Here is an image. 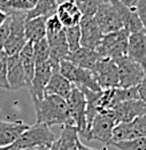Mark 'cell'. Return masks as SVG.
Returning a JSON list of instances; mask_svg holds the SVG:
<instances>
[{
  "label": "cell",
  "instance_id": "cell-40",
  "mask_svg": "<svg viewBox=\"0 0 146 150\" xmlns=\"http://www.w3.org/2000/svg\"><path fill=\"white\" fill-rule=\"evenodd\" d=\"M47 150H59V143H58V139H56V141H55L54 143L48 148Z\"/></svg>",
  "mask_w": 146,
  "mask_h": 150
},
{
  "label": "cell",
  "instance_id": "cell-1",
  "mask_svg": "<svg viewBox=\"0 0 146 150\" xmlns=\"http://www.w3.org/2000/svg\"><path fill=\"white\" fill-rule=\"evenodd\" d=\"M32 102L36 110V124H45L48 127L56 125L75 126L66 99L55 95L45 94L43 98H32Z\"/></svg>",
  "mask_w": 146,
  "mask_h": 150
},
{
  "label": "cell",
  "instance_id": "cell-39",
  "mask_svg": "<svg viewBox=\"0 0 146 150\" xmlns=\"http://www.w3.org/2000/svg\"><path fill=\"white\" fill-rule=\"evenodd\" d=\"M78 150H97V149H92V148L85 146V144H83V143L81 142V143H79V147H78Z\"/></svg>",
  "mask_w": 146,
  "mask_h": 150
},
{
  "label": "cell",
  "instance_id": "cell-14",
  "mask_svg": "<svg viewBox=\"0 0 146 150\" xmlns=\"http://www.w3.org/2000/svg\"><path fill=\"white\" fill-rule=\"evenodd\" d=\"M53 68L51 64L47 61L37 64L35 68L34 79L31 81L29 89V93L31 95V98H43L45 96V89L47 83L50 82V79L53 75Z\"/></svg>",
  "mask_w": 146,
  "mask_h": 150
},
{
  "label": "cell",
  "instance_id": "cell-42",
  "mask_svg": "<svg viewBox=\"0 0 146 150\" xmlns=\"http://www.w3.org/2000/svg\"><path fill=\"white\" fill-rule=\"evenodd\" d=\"M48 148H46V147H40V148H37L35 150H47Z\"/></svg>",
  "mask_w": 146,
  "mask_h": 150
},
{
  "label": "cell",
  "instance_id": "cell-16",
  "mask_svg": "<svg viewBox=\"0 0 146 150\" xmlns=\"http://www.w3.org/2000/svg\"><path fill=\"white\" fill-rule=\"evenodd\" d=\"M29 125L22 121H0V148L13 144L18 137L29 129Z\"/></svg>",
  "mask_w": 146,
  "mask_h": 150
},
{
  "label": "cell",
  "instance_id": "cell-34",
  "mask_svg": "<svg viewBox=\"0 0 146 150\" xmlns=\"http://www.w3.org/2000/svg\"><path fill=\"white\" fill-rule=\"evenodd\" d=\"M8 35H9V22L7 19V21L0 27V52L4 51V46L8 38Z\"/></svg>",
  "mask_w": 146,
  "mask_h": 150
},
{
  "label": "cell",
  "instance_id": "cell-33",
  "mask_svg": "<svg viewBox=\"0 0 146 150\" xmlns=\"http://www.w3.org/2000/svg\"><path fill=\"white\" fill-rule=\"evenodd\" d=\"M135 9L140 19V22L146 33V0H137L135 5Z\"/></svg>",
  "mask_w": 146,
  "mask_h": 150
},
{
  "label": "cell",
  "instance_id": "cell-24",
  "mask_svg": "<svg viewBox=\"0 0 146 150\" xmlns=\"http://www.w3.org/2000/svg\"><path fill=\"white\" fill-rule=\"evenodd\" d=\"M59 150H78L79 147V134L75 126L66 125L62 127L60 137L58 139Z\"/></svg>",
  "mask_w": 146,
  "mask_h": 150
},
{
  "label": "cell",
  "instance_id": "cell-44",
  "mask_svg": "<svg viewBox=\"0 0 146 150\" xmlns=\"http://www.w3.org/2000/svg\"><path fill=\"white\" fill-rule=\"evenodd\" d=\"M9 150H35V149H9Z\"/></svg>",
  "mask_w": 146,
  "mask_h": 150
},
{
  "label": "cell",
  "instance_id": "cell-38",
  "mask_svg": "<svg viewBox=\"0 0 146 150\" xmlns=\"http://www.w3.org/2000/svg\"><path fill=\"white\" fill-rule=\"evenodd\" d=\"M7 19H8V14L5 13V12H2V11L0 9V27L7 21Z\"/></svg>",
  "mask_w": 146,
  "mask_h": 150
},
{
  "label": "cell",
  "instance_id": "cell-26",
  "mask_svg": "<svg viewBox=\"0 0 146 150\" xmlns=\"http://www.w3.org/2000/svg\"><path fill=\"white\" fill-rule=\"evenodd\" d=\"M66 39L68 43L69 52H75L81 47V29L79 25H75L70 28H65Z\"/></svg>",
  "mask_w": 146,
  "mask_h": 150
},
{
  "label": "cell",
  "instance_id": "cell-12",
  "mask_svg": "<svg viewBox=\"0 0 146 150\" xmlns=\"http://www.w3.org/2000/svg\"><path fill=\"white\" fill-rule=\"evenodd\" d=\"M116 125L131 122L138 117L146 114V104L142 99H128L119 103L110 111Z\"/></svg>",
  "mask_w": 146,
  "mask_h": 150
},
{
  "label": "cell",
  "instance_id": "cell-22",
  "mask_svg": "<svg viewBox=\"0 0 146 150\" xmlns=\"http://www.w3.org/2000/svg\"><path fill=\"white\" fill-rule=\"evenodd\" d=\"M46 18H34L25 21L24 34L28 42L36 43L46 38Z\"/></svg>",
  "mask_w": 146,
  "mask_h": 150
},
{
  "label": "cell",
  "instance_id": "cell-2",
  "mask_svg": "<svg viewBox=\"0 0 146 150\" xmlns=\"http://www.w3.org/2000/svg\"><path fill=\"white\" fill-rule=\"evenodd\" d=\"M55 141H56V136L47 125L35 124L34 126H30L29 129L24 132L13 144L0 148V150L37 149L40 147L50 148Z\"/></svg>",
  "mask_w": 146,
  "mask_h": 150
},
{
  "label": "cell",
  "instance_id": "cell-6",
  "mask_svg": "<svg viewBox=\"0 0 146 150\" xmlns=\"http://www.w3.org/2000/svg\"><path fill=\"white\" fill-rule=\"evenodd\" d=\"M59 73L79 89H88L92 91L101 90L90 69L78 67L68 60H62L60 62Z\"/></svg>",
  "mask_w": 146,
  "mask_h": 150
},
{
  "label": "cell",
  "instance_id": "cell-45",
  "mask_svg": "<svg viewBox=\"0 0 146 150\" xmlns=\"http://www.w3.org/2000/svg\"><path fill=\"white\" fill-rule=\"evenodd\" d=\"M58 1H59V4H61V2H63L65 0H58Z\"/></svg>",
  "mask_w": 146,
  "mask_h": 150
},
{
  "label": "cell",
  "instance_id": "cell-21",
  "mask_svg": "<svg viewBox=\"0 0 146 150\" xmlns=\"http://www.w3.org/2000/svg\"><path fill=\"white\" fill-rule=\"evenodd\" d=\"M72 89H73V83L69 82L59 72H56L53 73L52 77L50 79V82L47 83L45 89V94L55 95L63 99H67V97L72 93Z\"/></svg>",
  "mask_w": 146,
  "mask_h": 150
},
{
  "label": "cell",
  "instance_id": "cell-10",
  "mask_svg": "<svg viewBox=\"0 0 146 150\" xmlns=\"http://www.w3.org/2000/svg\"><path fill=\"white\" fill-rule=\"evenodd\" d=\"M115 126H116V122L110 111L97 113L92 120L90 129H89L88 141L97 140L101 143L110 144L113 129Z\"/></svg>",
  "mask_w": 146,
  "mask_h": 150
},
{
  "label": "cell",
  "instance_id": "cell-31",
  "mask_svg": "<svg viewBox=\"0 0 146 150\" xmlns=\"http://www.w3.org/2000/svg\"><path fill=\"white\" fill-rule=\"evenodd\" d=\"M63 29H65V27L60 22V20L56 16V14L46 20V36L56 35V34L61 33Z\"/></svg>",
  "mask_w": 146,
  "mask_h": 150
},
{
  "label": "cell",
  "instance_id": "cell-17",
  "mask_svg": "<svg viewBox=\"0 0 146 150\" xmlns=\"http://www.w3.org/2000/svg\"><path fill=\"white\" fill-rule=\"evenodd\" d=\"M56 16L59 18L65 28H70L79 24L83 14L77 7V5L74 2V0H66L59 4Z\"/></svg>",
  "mask_w": 146,
  "mask_h": 150
},
{
  "label": "cell",
  "instance_id": "cell-15",
  "mask_svg": "<svg viewBox=\"0 0 146 150\" xmlns=\"http://www.w3.org/2000/svg\"><path fill=\"white\" fill-rule=\"evenodd\" d=\"M7 79H8L9 90H18L22 88H27L25 74L18 54L8 57Z\"/></svg>",
  "mask_w": 146,
  "mask_h": 150
},
{
  "label": "cell",
  "instance_id": "cell-41",
  "mask_svg": "<svg viewBox=\"0 0 146 150\" xmlns=\"http://www.w3.org/2000/svg\"><path fill=\"white\" fill-rule=\"evenodd\" d=\"M38 1H39V0H29V2H30V4H31L34 7H35L37 4H38Z\"/></svg>",
  "mask_w": 146,
  "mask_h": 150
},
{
  "label": "cell",
  "instance_id": "cell-18",
  "mask_svg": "<svg viewBox=\"0 0 146 150\" xmlns=\"http://www.w3.org/2000/svg\"><path fill=\"white\" fill-rule=\"evenodd\" d=\"M127 56L139 62L143 67L146 66V33L145 30L130 34L128 42Z\"/></svg>",
  "mask_w": 146,
  "mask_h": 150
},
{
  "label": "cell",
  "instance_id": "cell-30",
  "mask_svg": "<svg viewBox=\"0 0 146 150\" xmlns=\"http://www.w3.org/2000/svg\"><path fill=\"white\" fill-rule=\"evenodd\" d=\"M7 64H8V56L5 51L0 52V88L8 89V79H7Z\"/></svg>",
  "mask_w": 146,
  "mask_h": 150
},
{
  "label": "cell",
  "instance_id": "cell-27",
  "mask_svg": "<svg viewBox=\"0 0 146 150\" xmlns=\"http://www.w3.org/2000/svg\"><path fill=\"white\" fill-rule=\"evenodd\" d=\"M32 46H34V56H35L36 65L40 62H45L50 59V46L46 38L36 43H32Z\"/></svg>",
  "mask_w": 146,
  "mask_h": 150
},
{
  "label": "cell",
  "instance_id": "cell-35",
  "mask_svg": "<svg viewBox=\"0 0 146 150\" xmlns=\"http://www.w3.org/2000/svg\"><path fill=\"white\" fill-rule=\"evenodd\" d=\"M145 68V76H144V79H143V81H142V83L137 87V89H138V94H139V98L144 102L146 104V66L144 67Z\"/></svg>",
  "mask_w": 146,
  "mask_h": 150
},
{
  "label": "cell",
  "instance_id": "cell-9",
  "mask_svg": "<svg viewBox=\"0 0 146 150\" xmlns=\"http://www.w3.org/2000/svg\"><path fill=\"white\" fill-rule=\"evenodd\" d=\"M93 18L104 35L123 29V23L120 16V13L113 1L100 2Z\"/></svg>",
  "mask_w": 146,
  "mask_h": 150
},
{
  "label": "cell",
  "instance_id": "cell-8",
  "mask_svg": "<svg viewBox=\"0 0 146 150\" xmlns=\"http://www.w3.org/2000/svg\"><path fill=\"white\" fill-rule=\"evenodd\" d=\"M91 72L101 90L120 88L119 68L113 59L100 57Z\"/></svg>",
  "mask_w": 146,
  "mask_h": 150
},
{
  "label": "cell",
  "instance_id": "cell-23",
  "mask_svg": "<svg viewBox=\"0 0 146 150\" xmlns=\"http://www.w3.org/2000/svg\"><path fill=\"white\" fill-rule=\"evenodd\" d=\"M18 56L21 58V62H22V66H23V69H24L25 80H27V88H29L30 84H31V81L34 79L35 68H36V61H35V56H34L32 43L28 42L24 45V47L21 50Z\"/></svg>",
  "mask_w": 146,
  "mask_h": 150
},
{
  "label": "cell",
  "instance_id": "cell-13",
  "mask_svg": "<svg viewBox=\"0 0 146 150\" xmlns=\"http://www.w3.org/2000/svg\"><path fill=\"white\" fill-rule=\"evenodd\" d=\"M78 25L81 29V46L95 51L104 38V34L94 18L83 15Z\"/></svg>",
  "mask_w": 146,
  "mask_h": 150
},
{
  "label": "cell",
  "instance_id": "cell-36",
  "mask_svg": "<svg viewBox=\"0 0 146 150\" xmlns=\"http://www.w3.org/2000/svg\"><path fill=\"white\" fill-rule=\"evenodd\" d=\"M0 9L5 13H11L12 8H11V5H9V0H0Z\"/></svg>",
  "mask_w": 146,
  "mask_h": 150
},
{
  "label": "cell",
  "instance_id": "cell-25",
  "mask_svg": "<svg viewBox=\"0 0 146 150\" xmlns=\"http://www.w3.org/2000/svg\"><path fill=\"white\" fill-rule=\"evenodd\" d=\"M59 6L58 0H39L36 6L27 12V20L34 19V18H51L56 14Z\"/></svg>",
  "mask_w": 146,
  "mask_h": 150
},
{
  "label": "cell",
  "instance_id": "cell-3",
  "mask_svg": "<svg viewBox=\"0 0 146 150\" xmlns=\"http://www.w3.org/2000/svg\"><path fill=\"white\" fill-rule=\"evenodd\" d=\"M25 21H27L25 12L11 11V13H8L9 35L4 46V51L8 57L18 54L21 50L24 47V45L28 43L24 34Z\"/></svg>",
  "mask_w": 146,
  "mask_h": 150
},
{
  "label": "cell",
  "instance_id": "cell-7",
  "mask_svg": "<svg viewBox=\"0 0 146 150\" xmlns=\"http://www.w3.org/2000/svg\"><path fill=\"white\" fill-rule=\"evenodd\" d=\"M114 61L119 68L120 88H137L142 83L145 76V68L139 62L128 56L114 59Z\"/></svg>",
  "mask_w": 146,
  "mask_h": 150
},
{
  "label": "cell",
  "instance_id": "cell-19",
  "mask_svg": "<svg viewBox=\"0 0 146 150\" xmlns=\"http://www.w3.org/2000/svg\"><path fill=\"white\" fill-rule=\"evenodd\" d=\"M113 2L115 4V6L120 13V16H121L122 23H123V29L128 30L130 34L144 30V27L140 22V19H139L135 7H127L123 4H121L119 0H113Z\"/></svg>",
  "mask_w": 146,
  "mask_h": 150
},
{
  "label": "cell",
  "instance_id": "cell-28",
  "mask_svg": "<svg viewBox=\"0 0 146 150\" xmlns=\"http://www.w3.org/2000/svg\"><path fill=\"white\" fill-rule=\"evenodd\" d=\"M74 2L77 5V7L79 8L83 15L94 16L101 1L100 0H74Z\"/></svg>",
  "mask_w": 146,
  "mask_h": 150
},
{
  "label": "cell",
  "instance_id": "cell-43",
  "mask_svg": "<svg viewBox=\"0 0 146 150\" xmlns=\"http://www.w3.org/2000/svg\"><path fill=\"white\" fill-rule=\"evenodd\" d=\"M101 2H112L113 0H100Z\"/></svg>",
  "mask_w": 146,
  "mask_h": 150
},
{
  "label": "cell",
  "instance_id": "cell-5",
  "mask_svg": "<svg viewBox=\"0 0 146 150\" xmlns=\"http://www.w3.org/2000/svg\"><path fill=\"white\" fill-rule=\"evenodd\" d=\"M70 117L78 134L88 140V124H86V98L78 87L74 86L70 95L66 99Z\"/></svg>",
  "mask_w": 146,
  "mask_h": 150
},
{
  "label": "cell",
  "instance_id": "cell-11",
  "mask_svg": "<svg viewBox=\"0 0 146 150\" xmlns=\"http://www.w3.org/2000/svg\"><path fill=\"white\" fill-rule=\"evenodd\" d=\"M143 136H146V114L136 118L131 122L116 125L113 129L110 144L136 140Z\"/></svg>",
  "mask_w": 146,
  "mask_h": 150
},
{
  "label": "cell",
  "instance_id": "cell-20",
  "mask_svg": "<svg viewBox=\"0 0 146 150\" xmlns=\"http://www.w3.org/2000/svg\"><path fill=\"white\" fill-rule=\"evenodd\" d=\"M99 58H100V56L97 51L81 46L75 52H69L66 60L73 62L74 65H76L78 67L92 71V68L94 67V65L99 60Z\"/></svg>",
  "mask_w": 146,
  "mask_h": 150
},
{
  "label": "cell",
  "instance_id": "cell-29",
  "mask_svg": "<svg viewBox=\"0 0 146 150\" xmlns=\"http://www.w3.org/2000/svg\"><path fill=\"white\" fill-rule=\"evenodd\" d=\"M115 147L119 150H146V136L126 141V142H119V143H113L110 144Z\"/></svg>",
  "mask_w": 146,
  "mask_h": 150
},
{
  "label": "cell",
  "instance_id": "cell-4",
  "mask_svg": "<svg viewBox=\"0 0 146 150\" xmlns=\"http://www.w3.org/2000/svg\"><path fill=\"white\" fill-rule=\"evenodd\" d=\"M130 33L126 29H121L114 33L104 35L100 45L97 47V52L102 58L117 59L126 57L128 53V42Z\"/></svg>",
  "mask_w": 146,
  "mask_h": 150
},
{
  "label": "cell",
  "instance_id": "cell-32",
  "mask_svg": "<svg viewBox=\"0 0 146 150\" xmlns=\"http://www.w3.org/2000/svg\"><path fill=\"white\" fill-rule=\"evenodd\" d=\"M9 5L12 11L25 12V13L34 8V6L29 2V0H9Z\"/></svg>",
  "mask_w": 146,
  "mask_h": 150
},
{
  "label": "cell",
  "instance_id": "cell-37",
  "mask_svg": "<svg viewBox=\"0 0 146 150\" xmlns=\"http://www.w3.org/2000/svg\"><path fill=\"white\" fill-rule=\"evenodd\" d=\"M119 1L121 4H123L124 6H127V7H135L137 0H119Z\"/></svg>",
  "mask_w": 146,
  "mask_h": 150
}]
</instances>
